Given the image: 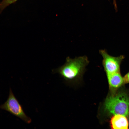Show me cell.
Returning a JSON list of instances; mask_svg holds the SVG:
<instances>
[{
  "label": "cell",
  "mask_w": 129,
  "mask_h": 129,
  "mask_svg": "<svg viewBox=\"0 0 129 129\" xmlns=\"http://www.w3.org/2000/svg\"><path fill=\"white\" fill-rule=\"evenodd\" d=\"M89 63L88 58L86 55L73 59L68 57L65 64L53 72L59 74L69 86H77L82 83L86 67Z\"/></svg>",
  "instance_id": "1"
},
{
  "label": "cell",
  "mask_w": 129,
  "mask_h": 129,
  "mask_svg": "<svg viewBox=\"0 0 129 129\" xmlns=\"http://www.w3.org/2000/svg\"><path fill=\"white\" fill-rule=\"evenodd\" d=\"M104 107L111 114L127 116L129 114V98L124 93H118L107 97Z\"/></svg>",
  "instance_id": "2"
},
{
  "label": "cell",
  "mask_w": 129,
  "mask_h": 129,
  "mask_svg": "<svg viewBox=\"0 0 129 129\" xmlns=\"http://www.w3.org/2000/svg\"><path fill=\"white\" fill-rule=\"evenodd\" d=\"M0 108L20 118L27 124H29L31 122V119L26 115L22 106L15 96L11 88L7 100L4 104L0 106Z\"/></svg>",
  "instance_id": "3"
},
{
  "label": "cell",
  "mask_w": 129,
  "mask_h": 129,
  "mask_svg": "<svg viewBox=\"0 0 129 129\" xmlns=\"http://www.w3.org/2000/svg\"><path fill=\"white\" fill-rule=\"evenodd\" d=\"M103 58L102 64L106 74L120 71V66L124 56L121 55L114 57L110 55L104 49L99 51Z\"/></svg>",
  "instance_id": "4"
},
{
  "label": "cell",
  "mask_w": 129,
  "mask_h": 129,
  "mask_svg": "<svg viewBox=\"0 0 129 129\" xmlns=\"http://www.w3.org/2000/svg\"><path fill=\"white\" fill-rule=\"evenodd\" d=\"M126 117L120 114L115 115L111 118L110 121L111 128L114 129H128V122Z\"/></svg>",
  "instance_id": "5"
},
{
  "label": "cell",
  "mask_w": 129,
  "mask_h": 129,
  "mask_svg": "<svg viewBox=\"0 0 129 129\" xmlns=\"http://www.w3.org/2000/svg\"><path fill=\"white\" fill-rule=\"evenodd\" d=\"M106 74L109 85L111 88H117L124 83L123 77L122 76L120 71Z\"/></svg>",
  "instance_id": "6"
},
{
  "label": "cell",
  "mask_w": 129,
  "mask_h": 129,
  "mask_svg": "<svg viewBox=\"0 0 129 129\" xmlns=\"http://www.w3.org/2000/svg\"><path fill=\"white\" fill-rule=\"evenodd\" d=\"M18 0H2L0 3V12L9 5L14 3Z\"/></svg>",
  "instance_id": "7"
},
{
  "label": "cell",
  "mask_w": 129,
  "mask_h": 129,
  "mask_svg": "<svg viewBox=\"0 0 129 129\" xmlns=\"http://www.w3.org/2000/svg\"><path fill=\"white\" fill-rule=\"evenodd\" d=\"M124 83H129V71L123 77Z\"/></svg>",
  "instance_id": "8"
}]
</instances>
